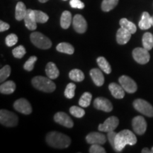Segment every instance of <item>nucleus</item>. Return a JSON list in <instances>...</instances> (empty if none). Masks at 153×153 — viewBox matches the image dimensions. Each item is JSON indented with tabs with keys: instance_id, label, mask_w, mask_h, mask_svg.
Wrapping results in <instances>:
<instances>
[{
	"instance_id": "ea45409f",
	"label": "nucleus",
	"mask_w": 153,
	"mask_h": 153,
	"mask_svg": "<svg viewBox=\"0 0 153 153\" xmlns=\"http://www.w3.org/2000/svg\"><path fill=\"white\" fill-rule=\"evenodd\" d=\"M70 4L74 9H82L85 8V4L80 0H70Z\"/></svg>"
},
{
	"instance_id": "2f4dec72",
	"label": "nucleus",
	"mask_w": 153,
	"mask_h": 153,
	"mask_svg": "<svg viewBox=\"0 0 153 153\" xmlns=\"http://www.w3.org/2000/svg\"><path fill=\"white\" fill-rule=\"evenodd\" d=\"M34 14H35L36 22L40 23V24L46 23L49 19V16L45 13H44L41 11L34 10Z\"/></svg>"
},
{
	"instance_id": "2eb2a0df",
	"label": "nucleus",
	"mask_w": 153,
	"mask_h": 153,
	"mask_svg": "<svg viewBox=\"0 0 153 153\" xmlns=\"http://www.w3.org/2000/svg\"><path fill=\"white\" fill-rule=\"evenodd\" d=\"M86 140L88 143L91 145H104L106 143V139L104 134L98 133V132H92L87 135Z\"/></svg>"
},
{
	"instance_id": "a878e982",
	"label": "nucleus",
	"mask_w": 153,
	"mask_h": 153,
	"mask_svg": "<svg viewBox=\"0 0 153 153\" xmlns=\"http://www.w3.org/2000/svg\"><path fill=\"white\" fill-rule=\"evenodd\" d=\"M57 51L60 53L72 55L74 52V48L71 44L68 43H60L57 45Z\"/></svg>"
},
{
	"instance_id": "7ed1b4c3",
	"label": "nucleus",
	"mask_w": 153,
	"mask_h": 153,
	"mask_svg": "<svg viewBox=\"0 0 153 153\" xmlns=\"http://www.w3.org/2000/svg\"><path fill=\"white\" fill-rule=\"evenodd\" d=\"M32 85L36 89L44 92H53L56 89L55 84L51 79L43 76H36L32 79Z\"/></svg>"
},
{
	"instance_id": "72a5a7b5",
	"label": "nucleus",
	"mask_w": 153,
	"mask_h": 153,
	"mask_svg": "<svg viewBox=\"0 0 153 153\" xmlns=\"http://www.w3.org/2000/svg\"><path fill=\"white\" fill-rule=\"evenodd\" d=\"M70 112L72 116L76 118H82L85 114V111L83 108L76 106H72L70 108Z\"/></svg>"
},
{
	"instance_id": "f704fd0d",
	"label": "nucleus",
	"mask_w": 153,
	"mask_h": 153,
	"mask_svg": "<svg viewBox=\"0 0 153 153\" xmlns=\"http://www.w3.org/2000/svg\"><path fill=\"white\" fill-rule=\"evenodd\" d=\"M11 74V68L9 65H5L0 70V82H4Z\"/></svg>"
},
{
	"instance_id": "6ab92c4d",
	"label": "nucleus",
	"mask_w": 153,
	"mask_h": 153,
	"mask_svg": "<svg viewBox=\"0 0 153 153\" xmlns=\"http://www.w3.org/2000/svg\"><path fill=\"white\" fill-rule=\"evenodd\" d=\"M108 89H109L111 93L114 98L120 99L125 97L126 91L121 87V85H118V84L113 82L108 85Z\"/></svg>"
},
{
	"instance_id": "de8ad7c7",
	"label": "nucleus",
	"mask_w": 153,
	"mask_h": 153,
	"mask_svg": "<svg viewBox=\"0 0 153 153\" xmlns=\"http://www.w3.org/2000/svg\"><path fill=\"white\" fill-rule=\"evenodd\" d=\"M63 1H66V0H63Z\"/></svg>"
},
{
	"instance_id": "4be33fe9",
	"label": "nucleus",
	"mask_w": 153,
	"mask_h": 153,
	"mask_svg": "<svg viewBox=\"0 0 153 153\" xmlns=\"http://www.w3.org/2000/svg\"><path fill=\"white\" fill-rule=\"evenodd\" d=\"M26 5L22 1H19L16 6V11H15V17L17 21L24 20L27 13Z\"/></svg>"
},
{
	"instance_id": "c756f323",
	"label": "nucleus",
	"mask_w": 153,
	"mask_h": 153,
	"mask_svg": "<svg viewBox=\"0 0 153 153\" xmlns=\"http://www.w3.org/2000/svg\"><path fill=\"white\" fill-rule=\"evenodd\" d=\"M119 0H103L101 3V9L105 12H108L116 7Z\"/></svg>"
},
{
	"instance_id": "ddd939ff",
	"label": "nucleus",
	"mask_w": 153,
	"mask_h": 153,
	"mask_svg": "<svg viewBox=\"0 0 153 153\" xmlns=\"http://www.w3.org/2000/svg\"><path fill=\"white\" fill-rule=\"evenodd\" d=\"M54 120L56 123L60 124L65 127L71 128L73 127L74 123L71 118L64 112H57L54 116Z\"/></svg>"
},
{
	"instance_id": "0eeeda50",
	"label": "nucleus",
	"mask_w": 153,
	"mask_h": 153,
	"mask_svg": "<svg viewBox=\"0 0 153 153\" xmlns=\"http://www.w3.org/2000/svg\"><path fill=\"white\" fill-rule=\"evenodd\" d=\"M134 60L140 65L147 64L150 59V55L148 50L144 48H136L133 51Z\"/></svg>"
},
{
	"instance_id": "f8f14e48",
	"label": "nucleus",
	"mask_w": 153,
	"mask_h": 153,
	"mask_svg": "<svg viewBox=\"0 0 153 153\" xmlns=\"http://www.w3.org/2000/svg\"><path fill=\"white\" fill-rule=\"evenodd\" d=\"M74 29L79 33H84L87 30V23L82 15L76 14L72 19Z\"/></svg>"
},
{
	"instance_id": "c03bdc74",
	"label": "nucleus",
	"mask_w": 153,
	"mask_h": 153,
	"mask_svg": "<svg viewBox=\"0 0 153 153\" xmlns=\"http://www.w3.org/2000/svg\"><path fill=\"white\" fill-rule=\"evenodd\" d=\"M38 1H39L40 2H41V3H45L46 1H48V0H38Z\"/></svg>"
},
{
	"instance_id": "4468645a",
	"label": "nucleus",
	"mask_w": 153,
	"mask_h": 153,
	"mask_svg": "<svg viewBox=\"0 0 153 153\" xmlns=\"http://www.w3.org/2000/svg\"><path fill=\"white\" fill-rule=\"evenodd\" d=\"M94 106L97 109L104 111L105 112H111L113 109V106L111 101L104 97H98L94 101Z\"/></svg>"
},
{
	"instance_id": "a19ab883",
	"label": "nucleus",
	"mask_w": 153,
	"mask_h": 153,
	"mask_svg": "<svg viewBox=\"0 0 153 153\" xmlns=\"http://www.w3.org/2000/svg\"><path fill=\"white\" fill-rule=\"evenodd\" d=\"M116 133H115L114 131H110L108 132V135H107V137H108V142H109L110 145H111V147L114 150V147H115V139H116Z\"/></svg>"
},
{
	"instance_id": "6e6552de",
	"label": "nucleus",
	"mask_w": 153,
	"mask_h": 153,
	"mask_svg": "<svg viewBox=\"0 0 153 153\" xmlns=\"http://www.w3.org/2000/svg\"><path fill=\"white\" fill-rule=\"evenodd\" d=\"M118 82H119L120 85H121V87L123 88V89L126 92L133 94L137 91V84L130 76L126 75L120 76L119 79H118Z\"/></svg>"
},
{
	"instance_id": "b1692460",
	"label": "nucleus",
	"mask_w": 153,
	"mask_h": 153,
	"mask_svg": "<svg viewBox=\"0 0 153 153\" xmlns=\"http://www.w3.org/2000/svg\"><path fill=\"white\" fill-rule=\"evenodd\" d=\"M72 14L69 11H63L60 18V26L64 29H67L71 25Z\"/></svg>"
},
{
	"instance_id": "49530a36",
	"label": "nucleus",
	"mask_w": 153,
	"mask_h": 153,
	"mask_svg": "<svg viewBox=\"0 0 153 153\" xmlns=\"http://www.w3.org/2000/svg\"><path fill=\"white\" fill-rule=\"evenodd\" d=\"M151 150H152V153H153V147L152 148V149H151Z\"/></svg>"
},
{
	"instance_id": "20e7f679",
	"label": "nucleus",
	"mask_w": 153,
	"mask_h": 153,
	"mask_svg": "<svg viewBox=\"0 0 153 153\" xmlns=\"http://www.w3.org/2000/svg\"><path fill=\"white\" fill-rule=\"evenodd\" d=\"M30 41L38 48L46 50L52 46V42L51 40L39 32H33L30 34Z\"/></svg>"
},
{
	"instance_id": "39448f33",
	"label": "nucleus",
	"mask_w": 153,
	"mask_h": 153,
	"mask_svg": "<svg viewBox=\"0 0 153 153\" xmlns=\"http://www.w3.org/2000/svg\"><path fill=\"white\" fill-rule=\"evenodd\" d=\"M0 123L7 127H14L19 123V118L14 113L1 109L0 111Z\"/></svg>"
},
{
	"instance_id": "58836bf2",
	"label": "nucleus",
	"mask_w": 153,
	"mask_h": 153,
	"mask_svg": "<svg viewBox=\"0 0 153 153\" xmlns=\"http://www.w3.org/2000/svg\"><path fill=\"white\" fill-rule=\"evenodd\" d=\"M89 152L90 153H106V150L101 145L93 144L89 148Z\"/></svg>"
},
{
	"instance_id": "9d476101",
	"label": "nucleus",
	"mask_w": 153,
	"mask_h": 153,
	"mask_svg": "<svg viewBox=\"0 0 153 153\" xmlns=\"http://www.w3.org/2000/svg\"><path fill=\"white\" fill-rule=\"evenodd\" d=\"M132 126H133V131L135 133L138 135H143L145 133L147 130L146 120L143 116H135L132 120Z\"/></svg>"
},
{
	"instance_id": "e433bc0d",
	"label": "nucleus",
	"mask_w": 153,
	"mask_h": 153,
	"mask_svg": "<svg viewBox=\"0 0 153 153\" xmlns=\"http://www.w3.org/2000/svg\"><path fill=\"white\" fill-rule=\"evenodd\" d=\"M38 58L36 56H31L28 59V60L25 62L24 68L26 71H32L34 68V64L37 61Z\"/></svg>"
},
{
	"instance_id": "dca6fc26",
	"label": "nucleus",
	"mask_w": 153,
	"mask_h": 153,
	"mask_svg": "<svg viewBox=\"0 0 153 153\" xmlns=\"http://www.w3.org/2000/svg\"><path fill=\"white\" fill-rule=\"evenodd\" d=\"M24 23L26 27L30 30H34L37 28V22H36L34 10L28 9L26 16L24 18Z\"/></svg>"
},
{
	"instance_id": "c85d7f7f",
	"label": "nucleus",
	"mask_w": 153,
	"mask_h": 153,
	"mask_svg": "<svg viewBox=\"0 0 153 153\" xmlns=\"http://www.w3.org/2000/svg\"><path fill=\"white\" fill-rule=\"evenodd\" d=\"M69 76L72 81L80 82L83 81L85 79V74H84L82 71L78 69H74V70H71L69 73Z\"/></svg>"
},
{
	"instance_id": "79ce46f5",
	"label": "nucleus",
	"mask_w": 153,
	"mask_h": 153,
	"mask_svg": "<svg viewBox=\"0 0 153 153\" xmlns=\"http://www.w3.org/2000/svg\"><path fill=\"white\" fill-rule=\"evenodd\" d=\"M9 28H10V26H9V24L3 22V21H1V22H0V31H5V30H9Z\"/></svg>"
},
{
	"instance_id": "4c0bfd02",
	"label": "nucleus",
	"mask_w": 153,
	"mask_h": 153,
	"mask_svg": "<svg viewBox=\"0 0 153 153\" xmlns=\"http://www.w3.org/2000/svg\"><path fill=\"white\" fill-rule=\"evenodd\" d=\"M18 42V37L16 34L14 33H11L9 34L6 37L5 39V43L7 44V46L9 47H12L14 45H16Z\"/></svg>"
},
{
	"instance_id": "f03ea898",
	"label": "nucleus",
	"mask_w": 153,
	"mask_h": 153,
	"mask_svg": "<svg viewBox=\"0 0 153 153\" xmlns=\"http://www.w3.org/2000/svg\"><path fill=\"white\" fill-rule=\"evenodd\" d=\"M46 142L48 145L55 148H67L71 143V139L68 135L57 131L50 132L46 135Z\"/></svg>"
},
{
	"instance_id": "bb28decb",
	"label": "nucleus",
	"mask_w": 153,
	"mask_h": 153,
	"mask_svg": "<svg viewBox=\"0 0 153 153\" xmlns=\"http://www.w3.org/2000/svg\"><path fill=\"white\" fill-rule=\"evenodd\" d=\"M97 63L99 68L103 72H104L106 74H110L111 72V68L109 62L106 60V59L104 57H99L97 58Z\"/></svg>"
},
{
	"instance_id": "5701e85b",
	"label": "nucleus",
	"mask_w": 153,
	"mask_h": 153,
	"mask_svg": "<svg viewBox=\"0 0 153 153\" xmlns=\"http://www.w3.org/2000/svg\"><path fill=\"white\" fill-rule=\"evenodd\" d=\"M16 90V85L13 81L4 82L0 86V92L4 94H11Z\"/></svg>"
},
{
	"instance_id": "423d86ee",
	"label": "nucleus",
	"mask_w": 153,
	"mask_h": 153,
	"mask_svg": "<svg viewBox=\"0 0 153 153\" xmlns=\"http://www.w3.org/2000/svg\"><path fill=\"white\" fill-rule=\"evenodd\" d=\"M133 106L141 114L148 117H153V106L144 99H138L134 101Z\"/></svg>"
},
{
	"instance_id": "37998d69",
	"label": "nucleus",
	"mask_w": 153,
	"mask_h": 153,
	"mask_svg": "<svg viewBox=\"0 0 153 153\" xmlns=\"http://www.w3.org/2000/svg\"><path fill=\"white\" fill-rule=\"evenodd\" d=\"M142 152L143 153H152V150H150V149L145 148H143V149Z\"/></svg>"
},
{
	"instance_id": "393cba45",
	"label": "nucleus",
	"mask_w": 153,
	"mask_h": 153,
	"mask_svg": "<svg viewBox=\"0 0 153 153\" xmlns=\"http://www.w3.org/2000/svg\"><path fill=\"white\" fill-rule=\"evenodd\" d=\"M120 27L124 28V29L128 30L130 33L132 34H134L136 32L137 28L136 26L133 24V22H130L127 19L123 18L120 20Z\"/></svg>"
},
{
	"instance_id": "412c9836",
	"label": "nucleus",
	"mask_w": 153,
	"mask_h": 153,
	"mask_svg": "<svg viewBox=\"0 0 153 153\" xmlns=\"http://www.w3.org/2000/svg\"><path fill=\"white\" fill-rule=\"evenodd\" d=\"M45 73H46L48 77L51 79H57L60 74V71L57 68L56 65L52 62H50L47 64L45 68Z\"/></svg>"
},
{
	"instance_id": "7c9ffc66",
	"label": "nucleus",
	"mask_w": 153,
	"mask_h": 153,
	"mask_svg": "<svg viewBox=\"0 0 153 153\" xmlns=\"http://www.w3.org/2000/svg\"><path fill=\"white\" fill-rule=\"evenodd\" d=\"M92 95L89 92H85L82 95L79 100V105L83 108H87L90 105Z\"/></svg>"
},
{
	"instance_id": "a211bd4d",
	"label": "nucleus",
	"mask_w": 153,
	"mask_h": 153,
	"mask_svg": "<svg viewBox=\"0 0 153 153\" xmlns=\"http://www.w3.org/2000/svg\"><path fill=\"white\" fill-rule=\"evenodd\" d=\"M90 76L92 79L94 83L95 84L97 87H101L104 85V76L102 72L97 68L91 69L90 72Z\"/></svg>"
},
{
	"instance_id": "cd10ccee",
	"label": "nucleus",
	"mask_w": 153,
	"mask_h": 153,
	"mask_svg": "<svg viewBox=\"0 0 153 153\" xmlns=\"http://www.w3.org/2000/svg\"><path fill=\"white\" fill-rule=\"evenodd\" d=\"M143 48L148 51H150L153 48V35L151 33L147 32L143 36Z\"/></svg>"
},
{
	"instance_id": "9b49d317",
	"label": "nucleus",
	"mask_w": 153,
	"mask_h": 153,
	"mask_svg": "<svg viewBox=\"0 0 153 153\" xmlns=\"http://www.w3.org/2000/svg\"><path fill=\"white\" fill-rule=\"evenodd\" d=\"M14 108L17 111L25 115H28L32 112L31 105L26 99H19L16 100L14 104Z\"/></svg>"
},
{
	"instance_id": "f3484780",
	"label": "nucleus",
	"mask_w": 153,
	"mask_h": 153,
	"mask_svg": "<svg viewBox=\"0 0 153 153\" xmlns=\"http://www.w3.org/2000/svg\"><path fill=\"white\" fill-rule=\"evenodd\" d=\"M131 35L132 33H130L128 30L120 27L118 30L117 33H116V41H117V43L120 44V45L126 44L131 39Z\"/></svg>"
},
{
	"instance_id": "f257e3e1",
	"label": "nucleus",
	"mask_w": 153,
	"mask_h": 153,
	"mask_svg": "<svg viewBox=\"0 0 153 153\" xmlns=\"http://www.w3.org/2000/svg\"><path fill=\"white\" fill-rule=\"evenodd\" d=\"M137 143V137L133 132L129 130H123L116 134L115 139L114 150L121 152L127 145H134Z\"/></svg>"
},
{
	"instance_id": "473e14b6",
	"label": "nucleus",
	"mask_w": 153,
	"mask_h": 153,
	"mask_svg": "<svg viewBox=\"0 0 153 153\" xmlns=\"http://www.w3.org/2000/svg\"><path fill=\"white\" fill-rule=\"evenodd\" d=\"M76 85L74 83H69L65 90V96L68 99H72L75 94Z\"/></svg>"
},
{
	"instance_id": "c9c22d12",
	"label": "nucleus",
	"mask_w": 153,
	"mask_h": 153,
	"mask_svg": "<svg viewBox=\"0 0 153 153\" xmlns=\"http://www.w3.org/2000/svg\"><path fill=\"white\" fill-rule=\"evenodd\" d=\"M26 49H25V48L23 46V45H19V46L13 49L12 51V53L14 57L18 59L22 58V57L25 55V54H26Z\"/></svg>"
},
{
	"instance_id": "1a4fd4ad",
	"label": "nucleus",
	"mask_w": 153,
	"mask_h": 153,
	"mask_svg": "<svg viewBox=\"0 0 153 153\" xmlns=\"http://www.w3.org/2000/svg\"><path fill=\"white\" fill-rule=\"evenodd\" d=\"M118 124H119L118 118L116 116H113L107 118L104 123L99 124L98 129L99 131L108 133V132L114 131L118 127Z\"/></svg>"
},
{
	"instance_id": "a18cd8bd",
	"label": "nucleus",
	"mask_w": 153,
	"mask_h": 153,
	"mask_svg": "<svg viewBox=\"0 0 153 153\" xmlns=\"http://www.w3.org/2000/svg\"><path fill=\"white\" fill-rule=\"evenodd\" d=\"M152 26H153V16H152Z\"/></svg>"
},
{
	"instance_id": "aec40b11",
	"label": "nucleus",
	"mask_w": 153,
	"mask_h": 153,
	"mask_svg": "<svg viewBox=\"0 0 153 153\" xmlns=\"http://www.w3.org/2000/svg\"><path fill=\"white\" fill-rule=\"evenodd\" d=\"M138 26L139 28L142 30H148L152 26V17L150 16L148 12L145 11L143 13Z\"/></svg>"
}]
</instances>
